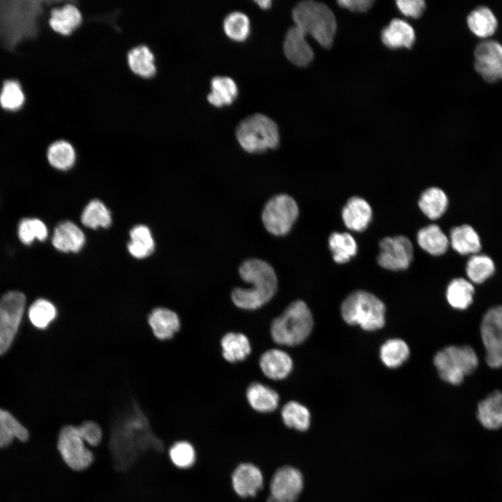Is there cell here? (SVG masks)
Wrapping results in <instances>:
<instances>
[{
    "label": "cell",
    "instance_id": "obj_28",
    "mask_svg": "<svg viewBox=\"0 0 502 502\" xmlns=\"http://www.w3.org/2000/svg\"><path fill=\"white\" fill-rule=\"evenodd\" d=\"M246 397L250 406L259 412L273 411L278 405V394L272 388L259 383H253L249 386Z\"/></svg>",
    "mask_w": 502,
    "mask_h": 502
},
{
    "label": "cell",
    "instance_id": "obj_3",
    "mask_svg": "<svg viewBox=\"0 0 502 502\" xmlns=\"http://www.w3.org/2000/svg\"><path fill=\"white\" fill-rule=\"evenodd\" d=\"M295 26L312 36L321 47L328 49L333 43L337 23L332 10L324 3L314 1L298 3L292 10Z\"/></svg>",
    "mask_w": 502,
    "mask_h": 502
},
{
    "label": "cell",
    "instance_id": "obj_17",
    "mask_svg": "<svg viewBox=\"0 0 502 502\" xmlns=\"http://www.w3.org/2000/svg\"><path fill=\"white\" fill-rule=\"evenodd\" d=\"M261 471L251 464H241L232 474L231 481L234 491L242 497L254 496L263 486Z\"/></svg>",
    "mask_w": 502,
    "mask_h": 502
},
{
    "label": "cell",
    "instance_id": "obj_10",
    "mask_svg": "<svg viewBox=\"0 0 502 502\" xmlns=\"http://www.w3.org/2000/svg\"><path fill=\"white\" fill-rule=\"evenodd\" d=\"M25 303V296L16 291L5 294L0 300V356L12 344L22 321Z\"/></svg>",
    "mask_w": 502,
    "mask_h": 502
},
{
    "label": "cell",
    "instance_id": "obj_13",
    "mask_svg": "<svg viewBox=\"0 0 502 502\" xmlns=\"http://www.w3.org/2000/svg\"><path fill=\"white\" fill-rule=\"evenodd\" d=\"M476 71L487 82L502 79V45L497 41L484 40L474 50Z\"/></svg>",
    "mask_w": 502,
    "mask_h": 502
},
{
    "label": "cell",
    "instance_id": "obj_6",
    "mask_svg": "<svg viewBox=\"0 0 502 502\" xmlns=\"http://www.w3.org/2000/svg\"><path fill=\"white\" fill-rule=\"evenodd\" d=\"M385 305L374 294L357 291L351 294L342 303L343 319L350 325H359L366 330L381 328L385 324Z\"/></svg>",
    "mask_w": 502,
    "mask_h": 502
},
{
    "label": "cell",
    "instance_id": "obj_18",
    "mask_svg": "<svg viewBox=\"0 0 502 502\" xmlns=\"http://www.w3.org/2000/svg\"><path fill=\"white\" fill-rule=\"evenodd\" d=\"M476 417L486 429L497 430L502 427V393L496 390L478 404Z\"/></svg>",
    "mask_w": 502,
    "mask_h": 502
},
{
    "label": "cell",
    "instance_id": "obj_42",
    "mask_svg": "<svg viewBox=\"0 0 502 502\" xmlns=\"http://www.w3.org/2000/svg\"><path fill=\"white\" fill-rule=\"evenodd\" d=\"M56 309L49 301L39 298L29 307V317L31 324L36 328L44 329L55 319Z\"/></svg>",
    "mask_w": 502,
    "mask_h": 502
},
{
    "label": "cell",
    "instance_id": "obj_14",
    "mask_svg": "<svg viewBox=\"0 0 502 502\" xmlns=\"http://www.w3.org/2000/svg\"><path fill=\"white\" fill-rule=\"evenodd\" d=\"M303 487V478L298 469L288 466L280 468L271 479L267 502H295Z\"/></svg>",
    "mask_w": 502,
    "mask_h": 502
},
{
    "label": "cell",
    "instance_id": "obj_38",
    "mask_svg": "<svg viewBox=\"0 0 502 502\" xmlns=\"http://www.w3.org/2000/svg\"><path fill=\"white\" fill-rule=\"evenodd\" d=\"M81 221L84 225L92 229L98 227L107 228L111 225L112 216L110 211L102 201L94 199L84 208Z\"/></svg>",
    "mask_w": 502,
    "mask_h": 502
},
{
    "label": "cell",
    "instance_id": "obj_1",
    "mask_svg": "<svg viewBox=\"0 0 502 502\" xmlns=\"http://www.w3.org/2000/svg\"><path fill=\"white\" fill-rule=\"evenodd\" d=\"M162 441L153 432L148 418L132 400L117 413L111 428L109 448L115 467L127 469L149 450L162 451Z\"/></svg>",
    "mask_w": 502,
    "mask_h": 502
},
{
    "label": "cell",
    "instance_id": "obj_16",
    "mask_svg": "<svg viewBox=\"0 0 502 502\" xmlns=\"http://www.w3.org/2000/svg\"><path fill=\"white\" fill-rule=\"evenodd\" d=\"M342 217L344 225L349 229L361 232L369 225L372 210L365 199L355 196L347 201L342 211Z\"/></svg>",
    "mask_w": 502,
    "mask_h": 502
},
{
    "label": "cell",
    "instance_id": "obj_31",
    "mask_svg": "<svg viewBox=\"0 0 502 502\" xmlns=\"http://www.w3.org/2000/svg\"><path fill=\"white\" fill-rule=\"evenodd\" d=\"M128 62L131 70L142 77H151L156 71L154 55L146 45L137 46L128 54Z\"/></svg>",
    "mask_w": 502,
    "mask_h": 502
},
{
    "label": "cell",
    "instance_id": "obj_35",
    "mask_svg": "<svg viewBox=\"0 0 502 502\" xmlns=\"http://www.w3.org/2000/svg\"><path fill=\"white\" fill-rule=\"evenodd\" d=\"M27 429L10 412L0 409V448L9 445L15 439L26 441Z\"/></svg>",
    "mask_w": 502,
    "mask_h": 502
},
{
    "label": "cell",
    "instance_id": "obj_8",
    "mask_svg": "<svg viewBox=\"0 0 502 502\" xmlns=\"http://www.w3.org/2000/svg\"><path fill=\"white\" fill-rule=\"evenodd\" d=\"M57 450L66 466L75 472L84 471L93 464L95 455L73 425L63 426L58 435Z\"/></svg>",
    "mask_w": 502,
    "mask_h": 502
},
{
    "label": "cell",
    "instance_id": "obj_22",
    "mask_svg": "<svg viewBox=\"0 0 502 502\" xmlns=\"http://www.w3.org/2000/svg\"><path fill=\"white\" fill-rule=\"evenodd\" d=\"M148 321L154 335L161 340L172 338L180 328L178 315L165 307H156L153 310L149 316Z\"/></svg>",
    "mask_w": 502,
    "mask_h": 502
},
{
    "label": "cell",
    "instance_id": "obj_21",
    "mask_svg": "<svg viewBox=\"0 0 502 502\" xmlns=\"http://www.w3.org/2000/svg\"><path fill=\"white\" fill-rule=\"evenodd\" d=\"M413 27L404 20H393L381 32L383 43L390 49L411 48L415 41Z\"/></svg>",
    "mask_w": 502,
    "mask_h": 502
},
{
    "label": "cell",
    "instance_id": "obj_4",
    "mask_svg": "<svg viewBox=\"0 0 502 502\" xmlns=\"http://www.w3.org/2000/svg\"><path fill=\"white\" fill-rule=\"evenodd\" d=\"M313 319L307 305L302 301L291 303L271 326L273 340L278 344L295 346L310 334Z\"/></svg>",
    "mask_w": 502,
    "mask_h": 502
},
{
    "label": "cell",
    "instance_id": "obj_20",
    "mask_svg": "<svg viewBox=\"0 0 502 502\" xmlns=\"http://www.w3.org/2000/svg\"><path fill=\"white\" fill-rule=\"evenodd\" d=\"M263 373L273 380L286 378L291 371L293 363L291 357L284 351L273 349L264 352L259 360Z\"/></svg>",
    "mask_w": 502,
    "mask_h": 502
},
{
    "label": "cell",
    "instance_id": "obj_33",
    "mask_svg": "<svg viewBox=\"0 0 502 502\" xmlns=\"http://www.w3.org/2000/svg\"><path fill=\"white\" fill-rule=\"evenodd\" d=\"M130 241L128 249L132 256L142 259L149 256L154 250L155 243L150 229L145 225H139L130 231Z\"/></svg>",
    "mask_w": 502,
    "mask_h": 502
},
{
    "label": "cell",
    "instance_id": "obj_40",
    "mask_svg": "<svg viewBox=\"0 0 502 502\" xmlns=\"http://www.w3.org/2000/svg\"><path fill=\"white\" fill-rule=\"evenodd\" d=\"M409 349L402 340L391 339L386 342L381 347L380 357L388 367H397L401 365L409 357Z\"/></svg>",
    "mask_w": 502,
    "mask_h": 502
},
{
    "label": "cell",
    "instance_id": "obj_7",
    "mask_svg": "<svg viewBox=\"0 0 502 502\" xmlns=\"http://www.w3.org/2000/svg\"><path fill=\"white\" fill-rule=\"evenodd\" d=\"M434 363L443 381L459 385L476 370L478 359L469 346H449L436 354Z\"/></svg>",
    "mask_w": 502,
    "mask_h": 502
},
{
    "label": "cell",
    "instance_id": "obj_26",
    "mask_svg": "<svg viewBox=\"0 0 502 502\" xmlns=\"http://www.w3.org/2000/svg\"><path fill=\"white\" fill-rule=\"evenodd\" d=\"M450 242L452 248L460 254H476L481 248L478 233L468 225L452 229Z\"/></svg>",
    "mask_w": 502,
    "mask_h": 502
},
{
    "label": "cell",
    "instance_id": "obj_37",
    "mask_svg": "<svg viewBox=\"0 0 502 502\" xmlns=\"http://www.w3.org/2000/svg\"><path fill=\"white\" fill-rule=\"evenodd\" d=\"M47 156L50 164L60 170L70 169L75 161V149L65 140H58L52 143L47 149Z\"/></svg>",
    "mask_w": 502,
    "mask_h": 502
},
{
    "label": "cell",
    "instance_id": "obj_11",
    "mask_svg": "<svg viewBox=\"0 0 502 502\" xmlns=\"http://www.w3.org/2000/svg\"><path fill=\"white\" fill-rule=\"evenodd\" d=\"M480 334L485 348L487 364L492 368L502 367V305L493 307L485 314Z\"/></svg>",
    "mask_w": 502,
    "mask_h": 502
},
{
    "label": "cell",
    "instance_id": "obj_15",
    "mask_svg": "<svg viewBox=\"0 0 502 502\" xmlns=\"http://www.w3.org/2000/svg\"><path fill=\"white\" fill-rule=\"evenodd\" d=\"M306 35L296 26L290 27L284 36L283 50L287 59L298 67H306L313 60L314 52Z\"/></svg>",
    "mask_w": 502,
    "mask_h": 502
},
{
    "label": "cell",
    "instance_id": "obj_41",
    "mask_svg": "<svg viewBox=\"0 0 502 502\" xmlns=\"http://www.w3.org/2000/svg\"><path fill=\"white\" fill-rule=\"evenodd\" d=\"M495 271L492 259L485 254H475L468 261L466 272L468 277L476 284L485 282Z\"/></svg>",
    "mask_w": 502,
    "mask_h": 502
},
{
    "label": "cell",
    "instance_id": "obj_43",
    "mask_svg": "<svg viewBox=\"0 0 502 502\" xmlns=\"http://www.w3.org/2000/svg\"><path fill=\"white\" fill-rule=\"evenodd\" d=\"M18 236L25 245L31 244L34 239L44 241L47 237L45 225L37 218L22 219L18 225Z\"/></svg>",
    "mask_w": 502,
    "mask_h": 502
},
{
    "label": "cell",
    "instance_id": "obj_24",
    "mask_svg": "<svg viewBox=\"0 0 502 502\" xmlns=\"http://www.w3.org/2000/svg\"><path fill=\"white\" fill-rule=\"evenodd\" d=\"M82 21L79 10L74 5L66 4L62 8L52 10L49 23L54 31L66 36L77 29Z\"/></svg>",
    "mask_w": 502,
    "mask_h": 502
},
{
    "label": "cell",
    "instance_id": "obj_12",
    "mask_svg": "<svg viewBox=\"0 0 502 502\" xmlns=\"http://www.w3.org/2000/svg\"><path fill=\"white\" fill-rule=\"evenodd\" d=\"M378 264L383 268L393 271L406 269L413 260V248L405 236L386 237L379 243Z\"/></svg>",
    "mask_w": 502,
    "mask_h": 502
},
{
    "label": "cell",
    "instance_id": "obj_29",
    "mask_svg": "<svg viewBox=\"0 0 502 502\" xmlns=\"http://www.w3.org/2000/svg\"><path fill=\"white\" fill-rule=\"evenodd\" d=\"M448 204L447 195L436 187L426 189L418 200L420 209L431 220L439 218L446 212Z\"/></svg>",
    "mask_w": 502,
    "mask_h": 502
},
{
    "label": "cell",
    "instance_id": "obj_36",
    "mask_svg": "<svg viewBox=\"0 0 502 502\" xmlns=\"http://www.w3.org/2000/svg\"><path fill=\"white\" fill-rule=\"evenodd\" d=\"M223 30L231 40L241 43L245 41L250 34V21L243 13L234 11L223 20Z\"/></svg>",
    "mask_w": 502,
    "mask_h": 502
},
{
    "label": "cell",
    "instance_id": "obj_19",
    "mask_svg": "<svg viewBox=\"0 0 502 502\" xmlns=\"http://www.w3.org/2000/svg\"><path fill=\"white\" fill-rule=\"evenodd\" d=\"M53 246L64 252H77L84 246L85 237L83 231L73 222L64 221L55 227L52 239Z\"/></svg>",
    "mask_w": 502,
    "mask_h": 502
},
{
    "label": "cell",
    "instance_id": "obj_9",
    "mask_svg": "<svg viewBox=\"0 0 502 502\" xmlns=\"http://www.w3.org/2000/svg\"><path fill=\"white\" fill-rule=\"evenodd\" d=\"M296 201L287 195H277L266 204L261 219L266 230L275 236H284L291 229L298 215Z\"/></svg>",
    "mask_w": 502,
    "mask_h": 502
},
{
    "label": "cell",
    "instance_id": "obj_23",
    "mask_svg": "<svg viewBox=\"0 0 502 502\" xmlns=\"http://www.w3.org/2000/svg\"><path fill=\"white\" fill-rule=\"evenodd\" d=\"M238 94L234 80L227 76H215L211 81V92L207 96L208 102L215 107L231 105Z\"/></svg>",
    "mask_w": 502,
    "mask_h": 502
},
{
    "label": "cell",
    "instance_id": "obj_30",
    "mask_svg": "<svg viewBox=\"0 0 502 502\" xmlns=\"http://www.w3.org/2000/svg\"><path fill=\"white\" fill-rule=\"evenodd\" d=\"M328 245L333 259L337 264L349 261L356 254L358 250L356 240L347 232L332 233L328 238Z\"/></svg>",
    "mask_w": 502,
    "mask_h": 502
},
{
    "label": "cell",
    "instance_id": "obj_45",
    "mask_svg": "<svg viewBox=\"0 0 502 502\" xmlns=\"http://www.w3.org/2000/svg\"><path fill=\"white\" fill-rule=\"evenodd\" d=\"M24 101V96L19 82L6 81L0 93L1 106L5 109L15 111L22 107Z\"/></svg>",
    "mask_w": 502,
    "mask_h": 502
},
{
    "label": "cell",
    "instance_id": "obj_25",
    "mask_svg": "<svg viewBox=\"0 0 502 502\" xmlns=\"http://www.w3.org/2000/svg\"><path fill=\"white\" fill-rule=\"evenodd\" d=\"M417 242L423 250L434 256L444 254L449 245V239L446 235L434 224L423 227L418 231Z\"/></svg>",
    "mask_w": 502,
    "mask_h": 502
},
{
    "label": "cell",
    "instance_id": "obj_5",
    "mask_svg": "<svg viewBox=\"0 0 502 502\" xmlns=\"http://www.w3.org/2000/svg\"><path fill=\"white\" fill-rule=\"evenodd\" d=\"M236 137L241 148L250 153L275 149L280 143L277 125L260 113L242 120L236 127Z\"/></svg>",
    "mask_w": 502,
    "mask_h": 502
},
{
    "label": "cell",
    "instance_id": "obj_44",
    "mask_svg": "<svg viewBox=\"0 0 502 502\" xmlns=\"http://www.w3.org/2000/svg\"><path fill=\"white\" fill-rule=\"evenodd\" d=\"M168 455L172 463L179 469L191 467L196 459L194 447L186 441L175 442L169 448Z\"/></svg>",
    "mask_w": 502,
    "mask_h": 502
},
{
    "label": "cell",
    "instance_id": "obj_49",
    "mask_svg": "<svg viewBox=\"0 0 502 502\" xmlns=\"http://www.w3.org/2000/svg\"><path fill=\"white\" fill-rule=\"evenodd\" d=\"M254 2L260 8L263 10H268L272 6V1L270 0L254 1Z\"/></svg>",
    "mask_w": 502,
    "mask_h": 502
},
{
    "label": "cell",
    "instance_id": "obj_27",
    "mask_svg": "<svg viewBox=\"0 0 502 502\" xmlns=\"http://www.w3.org/2000/svg\"><path fill=\"white\" fill-rule=\"evenodd\" d=\"M466 22L471 31L482 38L492 36L498 25L494 14L486 6H479L473 10L469 14Z\"/></svg>",
    "mask_w": 502,
    "mask_h": 502
},
{
    "label": "cell",
    "instance_id": "obj_39",
    "mask_svg": "<svg viewBox=\"0 0 502 502\" xmlns=\"http://www.w3.org/2000/svg\"><path fill=\"white\" fill-rule=\"evenodd\" d=\"M281 414L284 424L289 427L305 431L310 427V411L305 406L297 402H287L283 406Z\"/></svg>",
    "mask_w": 502,
    "mask_h": 502
},
{
    "label": "cell",
    "instance_id": "obj_2",
    "mask_svg": "<svg viewBox=\"0 0 502 502\" xmlns=\"http://www.w3.org/2000/svg\"><path fill=\"white\" fill-rule=\"evenodd\" d=\"M241 278L252 285L248 289L235 288L231 299L236 306L244 310L257 309L268 302L277 289V280L273 268L267 262L250 259L239 268Z\"/></svg>",
    "mask_w": 502,
    "mask_h": 502
},
{
    "label": "cell",
    "instance_id": "obj_47",
    "mask_svg": "<svg viewBox=\"0 0 502 502\" xmlns=\"http://www.w3.org/2000/svg\"><path fill=\"white\" fill-rule=\"evenodd\" d=\"M396 4L403 15L413 18L420 17L426 6L423 0H399Z\"/></svg>",
    "mask_w": 502,
    "mask_h": 502
},
{
    "label": "cell",
    "instance_id": "obj_46",
    "mask_svg": "<svg viewBox=\"0 0 502 502\" xmlns=\"http://www.w3.org/2000/svg\"><path fill=\"white\" fill-rule=\"evenodd\" d=\"M78 432L88 446H98L103 437L102 430L100 426L92 420H85L80 425H77Z\"/></svg>",
    "mask_w": 502,
    "mask_h": 502
},
{
    "label": "cell",
    "instance_id": "obj_32",
    "mask_svg": "<svg viewBox=\"0 0 502 502\" xmlns=\"http://www.w3.org/2000/svg\"><path fill=\"white\" fill-rule=\"evenodd\" d=\"M221 347L223 357L231 363L244 360L251 351L248 339L241 333H227L221 340Z\"/></svg>",
    "mask_w": 502,
    "mask_h": 502
},
{
    "label": "cell",
    "instance_id": "obj_48",
    "mask_svg": "<svg viewBox=\"0 0 502 502\" xmlns=\"http://www.w3.org/2000/svg\"><path fill=\"white\" fill-rule=\"evenodd\" d=\"M374 2L372 0H340L337 3L340 6L350 11L363 13L367 11L372 6Z\"/></svg>",
    "mask_w": 502,
    "mask_h": 502
},
{
    "label": "cell",
    "instance_id": "obj_34",
    "mask_svg": "<svg viewBox=\"0 0 502 502\" xmlns=\"http://www.w3.org/2000/svg\"><path fill=\"white\" fill-rule=\"evenodd\" d=\"M474 287L464 278H455L448 284L446 298L449 304L458 310L466 309L473 302Z\"/></svg>",
    "mask_w": 502,
    "mask_h": 502
}]
</instances>
